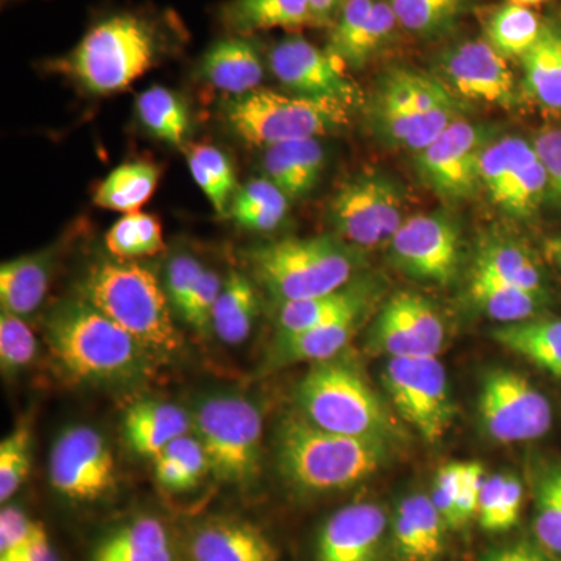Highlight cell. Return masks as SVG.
Returning <instances> with one entry per match:
<instances>
[{
	"instance_id": "1",
	"label": "cell",
	"mask_w": 561,
	"mask_h": 561,
	"mask_svg": "<svg viewBox=\"0 0 561 561\" xmlns=\"http://www.w3.org/2000/svg\"><path fill=\"white\" fill-rule=\"evenodd\" d=\"M46 341L61 370L77 381L127 382L147 368L146 348L80 295L51 309Z\"/></svg>"
},
{
	"instance_id": "2",
	"label": "cell",
	"mask_w": 561,
	"mask_h": 561,
	"mask_svg": "<svg viewBox=\"0 0 561 561\" xmlns=\"http://www.w3.org/2000/svg\"><path fill=\"white\" fill-rule=\"evenodd\" d=\"M165 38L160 20L121 11L95 22L55 68L91 94H116L153 68Z\"/></svg>"
},
{
	"instance_id": "3",
	"label": "cell",
	"mask_w": 561,
	"mask_h": 561,
	"mask_svg": "<svg viewBox=\"0 0 561 561\" xmlns=\"http://www.w3.org/2000/svg\"><path fill=\"white\" fill-rule=\"evenodd\" d=\"M389 449L386 443L321 430L301 413L287 416L276 435L280 474L302 493L346 490L365 481L381 470Z\"/></svg>"
},
{
	"instance_id": "4",
	"label": "cell",
	"mask_w": 561,
	"mask_h": 561,
	"mask_svg": "<svg viewBox=\"0 0 561 561\" xmlns=\"http://www.w3.org/2000/svg\"><path fill=\"white\" fill-rule=\"evenodd\" d=\"M79 295L105 313L146 350L162 354L180 350L169 297L146 265L133 261H102L81 279Z\"/></svg>"
},
{
	"instance_id": "5",
	"label": "cell",
	"mask_w": 561,
	"mask_h": 561,
	"mask_svg": "<svg viewBox=\"0 0 561 561\" xmlns=\"http://www.w3.org/2000/svg\"><path fill=\"white\" fill-rule=\"evenodd\" d=\"M300 413L321 430L386 443L393 448L402 431L364 375L348 362L313 364L297 389Z\"/></svg>"
},
{
	"instance_id": "6",
	"label": "cell",
	"mask_w": 561,
	"mask_h": 561,
	"mask_svg": "<svg viewBox=\"0 0 561 561\" xmlns=\"http://www.w3.org/2000/svg\"><path fill=\"white\" fill-rule=\"evenodd\" d=\"M249 260L256 279L279 302L341 290L354 272L353 254L341 241L327 236L256 247Z\"/></svg>"
},
{
	"instance_id": "7",
	"label": "cell",
	"mask_w": 561,
	"mask_h": 561,
	"mask_svg": "<svg viewBox=\"0 0 561 561\" xmlns=\"http://www.w3.org/2000/svg\"><path fill=\"white\" fill-rule=\"evenodd\" d=\"M224 119L238 138L267 149L339 130L348 122V105L257 88L230 99Z\"/></svg>"
},
{
	"instance_id": "8",
	"label": "cell",
	"mask_w": 561,
	"mask_h": 561,
	"mask_svg": "<svg viewBox=\"0 0 561 561\" xmlns=\"http://www.w3.org/2000/svg\"><path fill=\"white\" fill-rule=\"evenodd\" d=\"M192 423L209 470L219 481L241 486L256 481L262 463V416L253 402L239 394H210L198 402Z\"/></svg>"
},
{
	"instance_id": "9",
	"label": "cell",
	"mask_w": 561,
	"mask_h": 561,
	"mask_svg": "<svg viewBox=\"0 0 561 561\" xmlns=\"http://www.w3.org/2000/svg\"><path fill=\"white\" fill-rule=\"evenodd\" d=\"M382 381L404 423L432 445L445 437L454 404L448 375L438 357H390Z\"/></svg>"
},
{
	"instance_id": "10",
	"label": "cell",
	"mask_w": 561,
	"mask_h": 561,
	"mask_svg": "<svg viewBox=\"0 0 561 561\" xmlns=\"http://www.w3.org/2000/svg\"><path fill=\"white\" fill-rule=\"evenodd\" d=\"M478 411L486 435L504 445L538 440L553 423L549 398L522 373L504 368L483 378Z\"/></svg>"
},
{
	"instance_id": "11",
	"label": "cell",
	"mask_w": 561,
	"mask_h": 561,
	"mask_svg": "<svg viewBox=\"0 0 561 561\" xmlns=\"http://www.w3.org/2000/svg\"><path fill=\"white\" fill-rule=\"evenodd\" d=\"M330 216L343 241L371 249L400 230L402 195L393 181L367 173L343 184L332 198Z\"/></svg>"
},
{
	"instance_id": "12",
	"label": "cell",
	"mask_w": 561,
	"mask_h": 561,
	"mask_svg": "<svg viewBox=\"0 0 561 561\" xmlns=\"http://www.w3.org/2000/svg\"><path fill=\"white\" fill-rule=\"evenodd\" d=\"M49 479L69 500L98 501L116 489V460L98 431L70 427L51 448Z\"/></svg>"
},
{
	"instance_id": "13",
	"label": "cell",
	"mask_w": 561,
	"mask_h": 561,
	"mask_svg": "<svg viewBox=\"0 0 561 561\" xmlns=\"http://www.w3.org/2000/svg\"><path fill=\"white\" fill-rule=\"evenodd\" d=\"M486 135L478 125L457 119L419 154L427 186L446 201L470 198L481 184V157Z\"/></svg>"
},
{
	"instance_id": "14",
	"label": "cell",
	"mask_w": 561,
	"mask_h": 561,
	"mask_svg": "<svg viewBox=\"0 0 561 561\" xmlns=\"http://www.w3.org/2000/svg\"><path fill=\"white\" fill-rule=\"evenodd\" d=\"M343 66L330 50H321L300 36L279 41L271 51L273 76L295 95L350 106L356 102L357 91Z\"/></svg>"
},
{
	"instance_id": "15",
	"label": "cell",
	"mask_w": 561,
	"mask_h": 561,
	"mask_svg": "<svg viewBox=\"0 0 561 561\" xmlns=\"http://www.w3.org/2000/svg\"><path fill=\"white\" fill-rule=\"evenodd\" d=\"M370 350L390 357H438L445 328L426 298L412 291L393 295L373 324Z\"/></svg>"
},
{
	"instance_id": "16",
	"label": "cell",
	"mask_w": 561,
	"mask_h": 561,
	"mask_svg": "<svg viewBox=\"0 0 561 561\" xmlns=\"http://www.w3.org/2000/svg\"><path fill=\"white\" fill-rule=\"evenodd\" d=\"M398 267L413 278L449 284L460 260L459 232L443 216H413L390 241Z\"/></svg>"
},
{
	"instance_id": "17",
	"label": "cell",
	"mask_w": 561,
	"mask_h": 561,
	"mask_svg": "<svg viewBox=\"0 0 561 561\" xmlns=\"http://www.w3.org/2000/svg\"><path fill=\"white\" fill-rule=\"evenodd\" d=\"M445 83L453 94L472 102L512 108L516 102V81L507 58L476 39L453 47L440 62Z\"/></svg>"
},
{
	"instance_id": "18",
	"label": "cell",
	"mask_w": 561,
	"mask_h": 561,
	"mask_svg": "<svg viewBox=\"0 0 561 561\" xmlns=\"http://www.w3.org/2000/svg\"><path fill=\"white\" fill-rule=\"evenodd\" d=\"M387 524L386 512L378 504L346 505L324 523L316 561H378Z\"/></svg>"
},
{
	"instance_id": "19",
	"label": "cell",
	"mask_w": 561,
	"mask_h": 561,
	"mask_svg": "<svg viewBox=\"0 0 561 561\" xmlns=\"http://www.w3.org/2000/svg\"><path fill=\"white\" fill-rule=\"evenodd\" d=\"M364 309L365 305L357 306L298 334L276 335L268 351V357L265 359V368L278 370L301 362L319 364V362L334 359L353 339Z\"/></svg>"
},
{
	"instance_id": "20",
	"label": "cell",
	"mask_w": 561,
	"mask_h": 561,
	"mask_svg": "<svg viewBox=\"0 0 561 561\" xmlns=\"http://www.w3.org/2000/svg\"><path fill=\"white\" fill-rule=\"evenodd\" d=\"M194 561H279L271 538L250 523L219 519L205 524L191 540Z\"/></svg>"
},
{
	"instance_id": "21",
	"label": "cell",
	"mask_w": 561,
	"mask_h": 561,
	"mask_svg": "<svg viewBox=\"0 0 561 561\" xmlns=\"http://www.w3.org/2000/svg\"><path fill=\"white\" fill-rule=\"evenodd\" d=\"M201 73L214 88L236 98L261 88L264 62L253 39L231 35L216 41L205 51Z\"/></svg>"
},
{
	"instance_id": "22",
	"label": "cell",
	"mask_w": 561,
	"mask_h": 561,
	"mask_svg": "<svg viewBox=\"0 0 561 561\" xmlns=\"http://www.w3.org/2000/svg\"><path fill=\"white\" fill-rule=\"evenodd\" d=\"M445 522L423 493L405 497L393 523V540L402 561H437L445 549Z\"/></svg>"
},
{
	"instance_id": "23",
	"label": "cell",
	"mask_w": 561,
	"mask_h": 561,
	"mask_svg": "<svg viewBox=\"0 0 561 561\" xmlns=\"http://www.w3.org/2000/svg\"><path fill=\"white\" fill-rule=\"evenodd\" d=\"M327 164V154L319 139L290 140L267 147L262 154L265 179L289 198L309 194L319 183Z\"/></svg>"
},
{
	"instance_id": "24",
	"label": "cell",
	"mask_w": 561,
	"mask_h": 561,
	"mask_svg": "<svg viewBox=\"0 0 561 561\" xmlns=\"http://www.w3.org/2000/svg\"><path fill=\"white\" fill-rule=\"evenodd\" d=\"M191 424V416L179 405L140 401L125 413V440L139 456L154 459L176 438L190 434Z\"/></svg>"
},
{
	"instance_id": "25",
	"label": "cell",
	"mask_w": 561,
	"mask_h": 561,
	"mask_svg": "<svg viewBox=\"0 0 561 561\" xmlns=\"http://www.w3.org/2000/svg\"><path fill=\"white\" fill-rule=\"evenodd\" d=\"M220 22L231 35L242 36L317 25L309 0H228L220 7Z\"/></svg>"
},
{
	"instance_id": "26",
	"label": "cell",
	"mask_w": 561,
	"mask_h": 561,
	"mask_svg": "<svg viewBox=\"0 0 561 561\" xmlns=\"http://www.w3.org/2000/svg\"><path fill=\"white\" fill-rule=\"evenodd\" d=\"M511 161L500 206L516 219H529L549 195V180L537 151L527 140L508 138Z\"/></svg>"
},
{
	"instance_id": "27",
	"label": "cell",
	"mask_w": 561,
	"mask_h": 561,
	"mask_svg": "<svg viewBox=\"0 0 561 561\" xmlns=\"http://www.w3.org/2000/svg\"><path fill=\"white\" fill-rule=\"evenodd\" d=\"M51 264L54 260L49 251L3 262L0 267L2 311L14 313L22 319L35 312L49 290Z\"/></svg>"
},
{
	"instance_id": "28",
	"label": "cell",
	"mask_w": 561,
	"mask_h": 561,
	"mask_svg": "<svg viewBox=\"0 0 561 561\" xmlns=\"http://www.w3.org/2000/svg\"><path fill=\"white\" fill-rule=\"evenodd\" d=\"M493 339L516 356L561 378V319H527L502 324Z\"/></svg>"
},
{
	"instance_id": "29",
	"label": "cell",
	"mask_w": 561,
	"mask_h": 561,
	"mask_svg": "<svg viewBox=\"0 0 561 561\" xmlns=\"http://www.w3.org/2000/svg\"><path fill=\"white\" fill-rule=\"evenodd\" d=\"M524 88L541 108L561 111V31L542 25L540 38L522 58Z\"/></svg>"
},
{
	"instance_id": "30",
	"label": "cell",
	"mask_w": 561,
	"mask_h": 561,
	"mask_svg": "<svg viewBox=\"0 0 561 561\" xmlns=\"http://www.w3.org/2000/svg\"><path fill=\"white\" fill-rule=\"evenodd\" d=\"M260 312V298L253 280L239 272H231L213 313V328L217 337L228 345L245 342Z\"/></svg>"
},
{
	"instance_id": "31",
	"label": "cell",
	"mask_w": 561,
	"mask_h": 561,
	"mask_svg": "<svg viewBox=\"0 0 561 561\" xmlns=\"http://www.w3.org/2000/svg\"><path fill=\"white\" fill-rule=\"evenodd\" d=\"M160 175V169L151 162H127L110 172L99 184L92 202L102 209L138 213L157 191Z\"/></svg>"
},
{
	"instance_id": "32",
	"label": "cell",
	"mask_w": 561,
	"mask_h": 561,
	"mask_svg": "<svg viewBox=\"0 0 561 561\" xmlns=\"http://www.w3.org/2000/svg\"><path fill=\"white\" fill-rule=\"evenodd\" d=\"M470 297L481 311L504 324L534 319L545 300V294L522 289L481 273L472 275Z\"/></svg>"
},
{
	"instance_id": "33",
	"label": "cell",
	"mask_w": 561,
	"mask_h": 561,
	"mask_svg": "<svg viewBox=\"0 0 561 561\" xmlns=\"http://www.w3.org/2000/svg\"><path fill=\"white\" fill-rule=\"evenodd\" d=\"M367 295L360 287H343L332 294L306 300L280 302L276 327L278 335L298 334L365 305Z\"/></svg>"
},
{
	"instance_id": "34",
	"label": "cell",
	"mask_w": 561,
	"mask_h": 561,
	"mask_svg": "<svg viewBox=\"0 0 561 561\" xmlns=\"http://www.w3.org/2000/svg\"><path fill=\"white\" fill-rule=\"evenodd\" d=\"M289 197L271 180H250L236 192L230 216L236 224L253 231H273L286 219Z\"/></svg>"
},
{
	"instance_id": "35",
	"label": "cell",
	"mask_w": 561,
	"mask_h": 561,
	"mask_svg": "<svg viewBox=\"0 0 561 561\" xmlns=\"http://www.w3.org/2000/svg\"><path fill=\"white\" fill-rule=\"evenodd\" d=\"M542 25L529 7L505 3L486 22V41L504 58H523L540 38Z\"/></svg>"
},
{
	"instance_id": "36",
	"label": "cell",
	"mask_w": 561,
	"mask_h": 561,
	"mask_svg": "<svg viewBox=\"0 0 561 561\" xmlns=\"http://www.w3.org/2000/svg\"><path fill=\"white\" fill-rule=\"evenodd\" d=\"M140 124L162 142L183 147L190 131V113L179 95L162 87L140 92L136 101Z\"/></svg>"
},
{
	"instance_id": "37",
	"label": "cell",
	"mask_w": 561,
	"mask_h": 561,
	"mask_svg": "<svg viewBox=\"0 0 561 561\" xmlns=\"http://www.w3.org/2000/svg\"><path fill=\"white\" fill-rule=\"evenodd\" d=\"M209 470L208 457L197 437L190 434L176 438L154 457V476L165 490L195 489Z\"/></svg>"
},
{
	"instance_id": "38",
	"label": "cell",
	"mask_w": 561,
	"mask_h": 561,
	"mask_svg": "<svg viewBox=\"0 0 561 561\" xmlns=\"http://www.w3.org/2000/svg\"><path fill=\"white\" fill-rule=\"evenodd\" d=\"M106 250L121 261L154 256L164 251V236L157 217L147 213L124 214L105 236Z\"/></svg>"
},
{
	"instance_id": "39",
	"label": "cell",
	"mask_w": 561,
	"mask_h": 561,
	"mask_svg": "<svg viewBox=\"0 0 561 561\" xmlns=\"http://www.w3.org/2000/svg\"><path fill=\"white\" fill-rule=\"evenodd\" d=\"M192 179L208 197L217 214L230 213L232 195L236 191V173L227 154L209 144H198L190 150Z\"/></svg>"
},
{
	"instance_id": "40",
	"label": "cell",
	"mask_w": 561,
	"mask_h": 561,
	"mask_svg": "<svg viewBox=\"0 0 561 561\" xmlns=\"http://www.w3.org/2000/svg\"><path fill=\"white\" fill-rule=\"evenodd\" d=\"M534 531L540 548L549 556L561 557V461L538 472Z\"/></svg>"
},
{
	"instance_id": "41",
	"label": "cell",
	"mask_w": 561,
	"mask_h": 561,
	"mask_svg": "<svg viewBox=\"0 0 561 561\" xmlns=\"http://www.w3.org/2000/svg\"><path fill=\"white\" fill-rule=\"evenodd\" d=\"M376 111L383 133L405 146L421 124V114L413 106L405 70L390 73L379 94Z\"/></svg>"
},
{
	"instance_id": "42",
	"label": "cell",
	"mask_w": 561,
	"mask_h": 561,
	"mask_svg": "<svg viewBox=\"0 0 561 561\" xmlns=\"http://www.w3.org/2000/svg\"><path fill=\"white\" fill-rule=\"evenodd\" d=\"M397 25V14L390 3L376 2L367 20L362 22L354 35L332 55L350 68H362L387 43Z\"/></svg>"
},
{
	"instance_id": "43",
	"label": "cell",
	"mask_w": 561,
	"mask_h": 561,
	"mask_svg": "<svg viewBox=\"0 0 561 561\" xmlns=\"http://www.w3.org/2000/svg\"><path fill=\"white\" fill-rule=\"evenodd\" d=\"M474 273H481L490 278L500 279L502 283L542 294L540 268L531 261L529 254L518 247L496 245L483 251Z\"/></svg>"
},
{
	"instance_id": "44",
	"label": "cell",
	"mask_w": 561,
	"mask_h": 561,
	"mask_svg": "<svg viewBox=\"0 0 561 561\" xmlns=\"http://www.w3.org/2000/svg\"><path fill=\"white\" fill-rule=\"evenodd\" d=\"M467 0H389L398 24L416 35H435L459 18Z\"/></svg>"
},
{
	"instance_id": "45",
	"label": "cell",
	"mask_w": 561,
	"mask_h": 561,
	"mask_svg": "<svg viewBox=\"0 0 561 561\" xmlns=\"http://www.w3.org/2000/svg\"><path fill=\"white\" fill-rule=\"evenodd\" d=\"M171 549L169 535L161 522L138 518L125 524L95 548L98 556H125V553H157Z\"/></svg>"
},
{
	"instance_id": "46",
	"label": "cell",
	"mask_w": 561,
	"mask_h": 561,
	"mask_svg": "<svg viewBox=\"0 0 561 561\" xmlns=\"http://www.w3.org/2000/svg\"><path fill=\"white\" fill-rule=\"evenodd\" d=\"M31 463L32 432L27 424H22L0 445V501H9L21 489Z\"/></svg>"
},
{
	"instance_id": "47",
	"label": "cell",
	"mask_w": 561,
	"mask_h": 561,
	"mask_svg": "<svg viewBox=\"0 0 561 561\" xmlns=\"http://www.w3.org/2000/svg\"><path fill=\"white\" fill-rule=\"evenodd\" d=\"M38 342L22 317L0 313V367L3 375H13L35 359Z\"/></svg>"
},
{
	"instance_id": "48",
	"label": "cell",
	"mask_w": 561,
	"mask_h": 561,
	"mask_svg": "<svg viewBox=\"0 0 561 561\" xmlns=\"http://www.w3.org/2000/svg\"><path fill=\"white\" fill-rule=\"evenodd\" d=\"M221 287H224V280L220 276L205 268L181 311V317L195 331H206L213 324L214 308L219 300Z\"/></svg>"
},
{
	"instance_id": "49",
	"label": "cell",
	"mask_w": 561,
	"mask_h": 561,
	"mask_svg": "<svg viewBox=\"0 0 561 561\" xmlns=\"http://www.w3.org/2000/svg\"><path fill=\"white\" fill-rule=\"evenodd\" d=\"M205 267L201 261L186 253L176 254L168 265L165 273V294L173 308L181 313L191 291L194 290L195 284L201 278Z\"/></svg>"
},
{
	"instance_id": "50",
	"label": "cell",
	"mask_w": 561,
	"mask_h": 561,
	"mask_svg": "<svg viewBox=\"0 0 561 561\" xmlns=\"http://www.w3.org/2000/svg\"><path fill=\"white\" fill-rule=\"evenodd\" d=\"M508 161H511V142L508 138L486 144L481 157V183L489 192L491 202L500 206L507 183Z\"/></svg>"
},
{
	"instance_id": "51",
	"label": "cell",
	"mask_w": 561,
	"mask_h": 561,
	"mask_svg": "<svg viewBox=\"0 0 561 561\" xmlns=\"http://www.w3.org/2000/svg\"><path fill=\"white\" fill-rule=\"evenodd\" d=\"M44 531V527L28 519L22 508L7 505L0 512V557L24 548Z\"/></svg>"
},
{
	"instance_id": "52",
	"label": "cell",
	"mask_w": 561,
	"mask_h": 561,
	"mask_svg": "<svg viewBox=\"0 0 561 561\" xmlns=\"http://www.w3.org/2000/svg\"><path fill=\"white\" fill-rule=\"evenodd\" d=\"M463 470L465 463H448L440 468L431 496L446 527L453 530H457V501L463 481Z\"/></svg>"
},
{
	"instance_id": "53",
	"label": "cell",
	"mask_w": 561,
	"mask_h": 561,
	"mask_svg": "<svg viewBox=\"0 0 561 561\" xmlns=\"http://www.w3.org/2000/svg\"><path fill=\"white\" fill-rule=\"evenodd\" d=\"M534 149L548 173L549 197L561 206V127L538 133Z\"/></svg>"
},
{
	"instance_id": "54",
	"label": "cell",
	"mask_w": 561,
	"mask_h": 561,
	"mask_svg": "<svg viewBox=\"0 0 561 561\" xmlns=\"http://www.w3.org/2000/svg\"><path fill=\"white\" fill-rule=\"evenodd\" d=\"M505 474L491 476L483 482L479 497L478 522L483 530L501 534L504 530Z\"/></svg>"
},
{
	"instance_id": "55",
	"label": "cell",
	"mask_w": 561,
	"mask_h": 561,
	"mask_svg": "<svg viewBox=\"0 0 561 561\" xmlns=\"http://www.w3.org/2000/svg\"><path fill=\"white\" fill-rule=\"evenodd\" d=\"M485 474L481 463H465L463 481L457 501V530L478 519L479 497Z\"/></svg>"
},
{
	"instance_id": "56",
	"label": "cell",
	"mask_w": 561,
	"mask_h": 561,
	"mask_svg": "<svg viewBox=\"0 0 561 561\" xmlns=\"http://www.w3.org/2000/svg\"><path fill=\"white\" fill-rule=\"evenodd\" d=\"M524 505V486L515 476L505 474L504 481V526L512 530L522 518Z\"/></svg>"
},
{
	"instance_id": "57",
	"label": "cell",
	"mask_w": 561,
	"mask_h": 561,
	"mask_svg": "<svg viewBox=\"0 0 561 561\" xmlns=\"http://www.w3.org/2000/svg\"><path fill=\"white\" fill-rule=\"evenodd\" d=\"M483 561H551L549 553L530 542H515L486 553Z\"/></svg>"
},
{
	"instance_id": "58",
	"label": "cell",
	"mask_w": 561,
	"mask_h": 561,
	"mask_svg": "<svg viewBox=\"0 0 561 561\" xmlns=\"http://www.w3.org/2000/svg\"><path fill=\"white\" fill-rule=\"evenodd\" d=\"M0 561H60L51 549L46 531L18 551L0 557Z\"/></svg>"
},
{
	"instance_id": "59",
	"label": "cell",
	"mask_w": 561,
	"mask_h": 561,
	"mask_svg": "<svg viewBox=\"0 0 561 561\" xmlns=\"http://www.w3.org/2000/svg\"><path fill=\"white\" fill-rule=\"evenodd\" d=\"M346 0H309L317 25H332Z\"/></svg>"
},
{
	"instance_id": "60",
	"label": "cell",
	"mask_w": 561,
	"mask_h": 561,
	"mask_svg": "<svg viewBox=\"0 0 561 561\" xmlns=\"http://www.w3.org/2000/svg\"><path fill=\"white\" fill-rule=\"evenodd\" d=\"M91 561H173L172 549L157 553H125V556H98Z\"/></svg>"
},
{
	"instance_id": "61",
	"label": "cell",
	"mask_w": 561,
	"mask_h": 561,
	"mask_svg": "<svg viewBox=\"0 0 561 561\" xmlns=\"http://www.w3.org/2000/svg\"><path fill=\"white\" fill-rule=\"evenodd\" d=\"M546 251H548L549 260H551L557 267L561 268V236L549 239V241L546 242Z\"/></svg>"
},
{
	"instance_id": "62",
	"label": "cell",
	"mask_w": 561,
	"mask_h": 561,
	"mask_svg": "<svg viewBox=\"0 0 561 561\" xmlns=\"http://www.w3.org/2000/svg\"><path fill=\"white\" fill-rule=\"evenodd\" d=\"M512 3H516V5H523V7H534V5H540L542 2H548V0H511Z\"/></svg>"
}]
</instances>
